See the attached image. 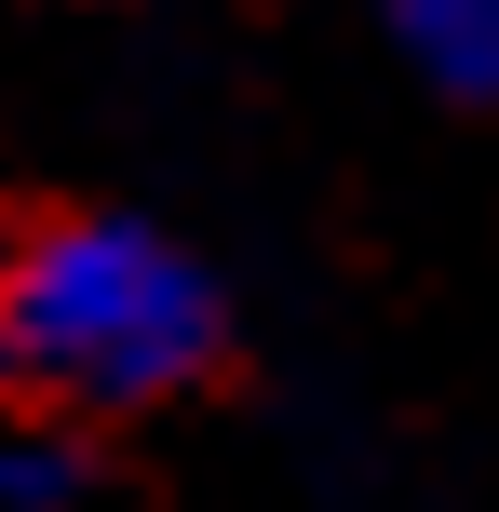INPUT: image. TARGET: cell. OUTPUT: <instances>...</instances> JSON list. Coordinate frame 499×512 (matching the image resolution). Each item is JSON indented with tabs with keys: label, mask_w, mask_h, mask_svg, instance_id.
Returning <instances> with one entry per match:
<instances>
[{
	"label": "cell",
	"mask_w": 499,
	"mask_h": 512,
	"mask_svg": "<svg viewBox=\"0 0 499 512\" xmlns=\"http://www.w3.org/2000/svg\"><path fill=\"white\" fill-rule=\"evenodd\" d=\"M0 351L54 418H149L216 378L230 297L176 230L122 203H68L0 243Z\"/></svg>",
	"instance_id": "6da1fadb"
},
{
	"label": "cell",
	"mask_w": 499,
	"mask_h": 512,
	"mask_svg": "<svg viewBox=\"0 0 499 512\" xmlns=\"http://www.w3.org/2000/svg\"><path fill=\"white\" fill-rule=\"evenodd\" d=\"M392 41L419 54V81L499 108V0H392Z\"/></svg>",
	"instance_id": "7a4b0ae2"
},
{
	"label": "cell",
	"mask_w": 499,
	"mask_h": 512,
	"mask_svg": "<svg viewBox=\"0 0 499 512\" xmlns=\"http://www.w3.org/2000/svg\"><path fill=\"white\" fill-rule=\"evenodd\" d=\"M95 499V445L68 418H0V512H81Z\"/></svg>",
	"instance_id": "3957f363"
},
{
	"label": "cell",
	"mask_w": 499,
	"mask_h": 512,
	"mask_svg": "<svg viewBox=\"0 0 499 512\" xmlns=\"http://www.w3.org/2000/svg\"><path fill=\"white\" fill-rule=\"evenodd\" d=\"M14 391H27V378H14V351H0V418H14Z\"/></svg>",
	"instance_id": "277c9868"
}]
</instances>
